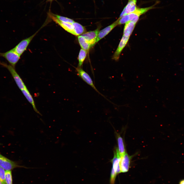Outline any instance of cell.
I'll return each instance as SVG.
<instances>
[{"label":"cell","mask_w":184,"mask_h":184,"mask_svg":"<svg viewBox=\"0 0 184 184\" xmlns=\"http://www.w3.org/2000/svg\"><path fill=\"white\" fill-rule=\"evenodd\" d=\"M118 19L110 25L100 31L97 37L96 43L106 36L118 25Z\"/></svg>","instance_id":"cell-12"},{"label":"cell","mask_w":184,"mask_h":184,"mask_svg":"<svg viewBox=\"0 0 184 184\" xmlns=\"http://www.w3.org/2000/svg\"><path fill=\"white\" fill-rule=\"evenodd\" d=\"M131 156L126 153L121 157L120 162V166L121 172H126L129 169Z\"/></svg>","instance_id":"cell-9"},{"label":"cell","mask_w":184,"mask_h":184,"mask_svg":"<svg viewBox=\"0 0 184 184\" xmlns=\"http://www.w3.org/2000/svg\"><path fill=\"white\" fill-rule=\"evenodd\" d=\"M0 184H3L1 181H0Z\"/></svg>","instance_id":"cell-25"},{"label":"cell","mask_w":184,"mask_h":184,"mask_svg":"<svg viewBox=\"0 0 184 184\" xmlns=\"http://www.w3.org/2000/svg\"><path fill=\"white\" fill-rule=\"evenodd\" d=\"M5 171L0 166V181L3 184H6L5 179Z\"/></svg>","instance_id":"cell-22"},{"label":"cell","mask_w":184,"mask_h":184,"mask_svg":"<svg viewBox=\"0 0 184 184\" xmlns=\"http://www.w3.org/2000/svg\"><path fill=\"white\" fill-rule=\"evenodd\" d=\"M137 0H129L127 4L124 9L119 18L134 11L137 8L136 5Z\"/></svg>","instance_id":"cell-11"},{"label":"cell","mask_w":184,"mask_h":184,"mask_svg":"<svg viewBox=\"0 0 184 184\" xmlns=\"http://www.w3.org/2000/svg\"></svg>","instance_id":"cell-26"},{"label":"cell","mask_w":184,"mask_h":184,"mask_svg":"<svg viewBox=\"0 0 184 184\" xmlns=\"http://www.w3.org/2000/svg\"><path fill=\"white\" fill-rule=\"evenodd\" d=\"M5 179L6 184H13L11 170H6Z\"/></svg>","instance_id":"cell-20"},{"label":"cell","mask_w":184,"mask_h":184,"mask_svg":"<svg viewBox=\"0 0 184 184\" xmlns=\"http://www.w3.org/2000/svg\"><path fill=\"white\" fill-rule=\"evenodd\" d=\"M78 75L85 82L91 87L103 96H104L101 94L95 87L90 75L87 72L80 67L76 68Z\"/></svg>","instance_id":"cell-6"},{"label":"cell","mask_w":184,"mask_h":184,"mask_svg":"<svg viewBox=\"0 0 184 184\" xmlns=\"http://www.w3.org/2000/svg\"><path fill=\"white\" fill-rule=\"evenodd\" d=\"M0 166L5 170H11L18 167L27 168L18 165L16 162L12 161L0 154Z\"/></svg>","instance_id":"cell-5"},{"label":"cell","mask_w":184,"mask_h":184,"mask_svg":"<svg viewBox=\"0 0 184 184\" xmlns=\"http://www.w3.org/2000/svg\"><path fill=\"white\" fill-rule=\"evenodd\" d=\"M21 90L28 101L32 106L34 111L36 113L39 114L40 115H41V114L37 109L32 96L27 88Z\"/></svg>","instance_id":"cell-13"},{"label":"cell","mask_w":184,"mask_h":184,"mask_svg":"<svg viewBox=\"0 0 184 184\" xmlns=\"http://www.w3.org/2000/svg\"><path fill=\"white\" fill-rule=\"evenodd\" d=\"M78 40L79 43L82 49L88 52L90 47V46L88 42L81 35L78 36Z\"/></svg>","instance_id":"cell-17"},{"label":"cell","mask_w":184,"mask_h":184,"mask_svg":"<svg viewBox=\"0 0 184 184\" xmlns=\"http://www.w3.org/2000/svg\"><path fill=\"white\" fill-rule=\"evenodd\" d=\"M40 29L31 36L21 41L13 48V49L20 56L26 50L30 42Z\"/></svg>","instance_id":"cell-4"},{"label":"cell","mask_w":184,"mask_h":184,"mask_svg":"<svg viewBox=\"0 0 184 184\" xmlns=\"http://www.w3.org/2000/svg\"><path fill=\"white\" fill-rule=\"evenodd\" d=\"M87 52H88L82 49H80L78 56V67H80L82 65L86 57Z\"/></svg>","instance_id":"cell-18"},{"label":"cell","mask_w":184,"mask_h":184,"mask_svg":"<svg viewBox=\"0 0 184 184\" xmlns=\"http://www.w3.org/2000/svg\"><path fill=\"white\" fill-rule=\"evenodd\" d=\"M118 19V25H121L124 24L129 21L128 15L124 16L121 18Z\"/></svg>","instance_id":"cell-23"},{"label":"cell","mask_w":184,"mask_h":184,"mask_svg":"<svg viewBox=\"0 0 184 184\" xmlns=\"http://www.w3.org/2000/svg\"><path fill=\"white\" fill-rule=\"evenodd\" d=\"M129 37L123 35L118 47L112 56L113 59L116 61L119 59L121 52L127 43Z\"/></svg>","instance_id":"cell-10"},{"label":"cell","mask_w":184,"mask_h":184,"mask_svg":"<svg viewBox=\"0 0 184 184\" xmlns=\"http://www.w3.org/2000/svg\"><path fill=\"white\" fill-rule=\"evenodd\" d=\"M136 23L132 21H129L125 23L123 32V35L130 37L135 27Z\"/></svg>","instance_id":"cell-14"},{"label":"cell","mask_w":184,"mask_h":184,"mask_svg":"<svg viewBox=\"0 0 184 184\" xmlns=\"http://www.w3.org/2000/svg\"><path fill=\"white\" fill-rule=\"evenodd\" d=\"M99 31L98 28L93 31H90L82 34V36L89 44L90 47H93L96 43L97 37Z\"/></svg>","instance_id":"cell-7"},{"label":"cell","mask_w":184,"mask_h":184,"mask_svg":"<svg viewBox=\"0 0 184 184\" xmlns=\"http://www.w3.org/2000/svg\"><path fill=\"white\" fill-rule=\"evenodd\" d=\"M51 18L57 24L59 25L67 32L75 35H76L74 32L73 26L72 24L65 22L59 20L54 14H49Z\"/></svg>","instance_id":"cell-8"},{"label":"cell","mask_w":184,"mask_h":184,"mask_svg":"<svg viewBox=\"0 0 184 184\" xmlns=\"http://www.w3.org/2000/svg\"><path fill=\"white\" fill-rule=\"evenodd\" d=\"M54 15L59 20L63 22L72 24L75 22L74 20L69 18L57 15Z\"/></svg>","instance_id":"cell-21"},{"label":"cell","mask_w":184,"mask_h":184,"mask_svg":"<svg viewBox=\"0 0 184 184\" xmlns=\"http://www.w3.org/2000/svg\"><path fill=\"white\" fill-rule=\"evenodd\" d=\"M153 6L151 7L143 8H137L133 12L135 15L139 17L142 14H144L148 10L153 8Z\"/></svg>","instance_id":"cell-19"},{"label":"cell","mask_w":184,"mask_h":184,"mask_svg":"<svg viewBox=\"0 0 184 184\" xmlns=\"http://www.w3.org/2000/svg\"><path fill=\"white\" fill-rule=\"evenodd\" d=\"M72 24L74 27L76 36L82 34L86 32L85 28L79 24L75 22Z\"/></svg>","instance_id":"cell-15"},{"label":"cell","mask_w":184,"mask_h":184,"mask_svg":"<svg viewBox=\"0 0 184 184\" xmlns=\"http://www.w3.org/2000/svg\"><path fill=\"white\" fill-rule=\"evenodd\" d=\"M114 157L111 161L112 164V167L110 175V184L114 183L117 174L121 173L120 166V162L121 157L120 155L117 148L116 149V152H114Z\"/></svg>","instance_id":"cell-1"},{"label":"cell","mask_w":184,"mask_h":184,"mask_svg":"<svg viewBox=\"0 0 184 184\" xmlns=\"http://www.w3.org/2000/svg\"><path fill=\"white\" fill-rule=\"evenodd\" d=\"M0 57L5 58L10 65L15 68L20 59V56L13 49L5 52H0Z\"/></svg>","instance_id":"cell-3"},{"label":"cell","mask_w":184,"mask_h":184,"mask_svg":"<svg viewBox=\"0 0 184 184\" xmlns=\"http://www.w3.org/2000/svg\"><path fill=\"white\" fill-rule=\"evenodd\" d=\"M179 184H184V179L180 180L179 182Z\"/></svg>","instance_id":"cell-24"},{"label":"cell","mask_w":184,"mask_h":184,"mask_svg":"<svg viewBox=\"0 0 184 184\" xmlns=\"http://www.w3.org/2000/svg\"><path fill=\"white\" fill-rule=\"evenodd\" d=\"M0 64L9 71L18 87L20 90L27 88L22 79L16 71L15 68L10 64H8L4 62L0 61Z\"/></svg>","instance_id":"cell-2"},{"label":"cell","mask_w":184,"mask_h":184,"mask_svg":"<svg viewBox=\"0 0 184 184\" xmlns=\"http://www.w3.org/2000/svg\"><path fill=\"white\" fill-rule=\"evenodd\" d=\"M117 142L118 146V150L120 155L121 157L126 152L123 139L120 136L118 135V136Z\"/></svg>","instance_id":"cell-16"}]
</instances>
